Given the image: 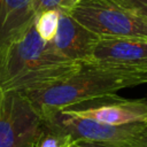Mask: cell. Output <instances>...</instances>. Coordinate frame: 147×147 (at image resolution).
<instances>
[{
	"instance_id": "6da1fadb",
	"label": "cell",
	"mask_w": 147,
	"mask_h": 147,
	"mask_svg": "<svg viewBox=\"0 0 147 147\" xmlns=\"http://www.w3.org/2000/svg\"><path fill=\"white\" fill-rule=\"evenodd\" d=\"M78 65L62 56L51 41L41 39L33 21L0 47V87L17 92L39 88L70 75Z\"/></svg>"
},
{
	"instance_id": "7a4b0ae2",
	"label": "cell",
	"mask_w": 147,
	"mask_h": 147,
	"mask_svg": "<svg viewBox=\"0 0 147 147\" xmlns=\"http://www.w3.org/2000/svg\"><path fill=\"white\" fill-rule=\"evenodd\" d=\"M147 83V71L87 61L70 75L39 88L22 93L42 118L47 114L96 96Z\"/></svg>"
},
{
	"instance_id": "3957f363",
	"label": "cell",
	"mask_w": 147,
	"mask_h": 147,
	"mask_svg": "<svg viewBox=\"0 0 147 147\" xmlns=\"http://www.w3.org/2000/svg\"><path fill=\"white\" fill-rule=\"evenodd\" d=\"M47 127L69 134L74 140L94 141L113 147H147V122L107 124L77 117L61 109L42 117Z\"/></svg>"
},
{
	"instance_id": "277c9868",
	"label": "cell",
	"mask_w": 147,
	"mask_h": 147,
	"mask_svg": "<svg viewBox=\"0 0 147 147\" xmlns=\"http://www.w3.org/2000/svg\"><path fill=\"white\" fill-rule=\"evenodd\" d=\"M69 13L100 38H147V21L114 0H78Z\"/></svg>"
},
{
	"instance_id": "5b68a950",
	"label": "cell",
	"mask_w": 147,
	"mask_h": 147,
	"mask_svg": "<svg viewBox=\"0 0 147 147\" xmlns=\"http://www.w3.org/2000/svg\"><path fill=\"white\" fill-rule=\"evenodd\" d=\"M44 130L42 118L22 93L0 87V147H36Z\"/></svg>"
},
{
	"instance_id": "8992f818",
	"label": "cell",
	"mask_w": 147,
	"mask_h": 147,
	"mask_svg": "<svg viewBox=\"0 0 147 147\" xmlns=\"http://www.w3.org/2000/svg\"><path fill=\"white\" fill-rule=\"evenodd\" d=\"M61 110L107 124L147 122V98L127 99L111 93L77 102Z\"/></svg>"
},
{
	"instance_id": "52a82bcc",
	"label": "cell",
	"mask_w": 147,
	"mask_h": 147,
	"mask_svg": "<svg viewBox=\"0 0 147 147\" xmlns=\"http://www.w3.org/2000/svg\"><path fill=\"white\" fill-rule=\"evenodd\" d=\"M92 61L147 71V38H100L94 47Z\"/></svg>"
},
{
	"instance_id": "ba28073f",
	"label": "cell",
	"mask_w": 147,
	"mask_h": 147,
	"mask_svg": "<svg viewBox=\"0 0 147 147\" xmlns=\"http://www.w3.org/2000/svg\"><path fill=\"white\" fill-rule=\"evenodd\" d=\"M100 37L83 26L68 11H60L59 25L54 39V48L65 59L82 63L92 61L94 47Z\"/></svg>"
},
{
	"instance_id": "9c48e42d",
	"label": "cell",
	"mask_w": 147,
	"mask_h": 147,
	"mask_svg": "<svg viewBox=\"0 0 147 147\" xmlns=\"http://www.w3.org/2000/svg\"><path fill=\"white\" fill-rule=\"evenodd\" d=\"M34 18L32 0H0V47L22 33Z\"/></svg>"
},
{
	"instance_id": "30bf717a",
	"label": "cell",
	"mask_w": 147,
	"mask_h": 147,
	"mask_svg": "<svg viewBox=\"0 0 147 147\" xmlns=\"http://www.w3.org/2000/svg\"><path fill=\"white\" fill-rule=\"evenodd\" d=\"M60 11L55 9L45 10L34 18V28L39 37L45 41H52L56 34Z\"/></svg>"
},
{
	"instance_id": "8fae6325",
	"label": "cell",
	"mask_w": 147,
	"mask_h": 147,
	"mask_svg": "<svg viewBox=\"0 0 147 147\" xmlns=\"http://www.w3.org/2000/svg\"><path fill=\"white\" fill-rule=\"evenodd\" d=\"M72 141L74 139L69 134L45 126L36 147H69Z\"/></svg>"
},
{
	"instance_id": "7c38bea8",
	"label": "cell",
	"mask_w": 147,
	"mask_h": 147,
	"mask_svg": "<svg viewBox=\"0 0 147 147\" xmlns=\"http://www.w3.org/2000/svg\"><path fill=\"white\" fill-rule=\"evenodd\" d=\"M78 0H32V8L36 16L45 10L55 9L59 11H70Z\"/></svg>"
},
{
	"instance_id": "4fadbf2b",
	"label": "cell",
	"mask_w": 147,
	"mask_h": 147,
	"mask_svg": "<svg viewBox=\"0 0 147 147\" xmlns=\"http://www.w3.org/2000/svg\"><path fill=\"white\" fill-rule=\"evenodd\" d=\"M126 9L138 14L147 21V0H114Z\"/></svg>"
},
{
	"instance_id": "5bb4252c",
	"label": "cell",
	"mask_w": 147,
	"mask_h": 147,
	"mask_svg": "<svg viewBox=\"0 0 147 147\" xmlns=\"http://www.w3.org/2000/svg\"><path fill=\"white\" fill-rule=\"evenodd\" d=\"M69 147H113V146H108V145H103V144H99V142H94V141L74 140Z\"/></svg>"
}]
</instances>
